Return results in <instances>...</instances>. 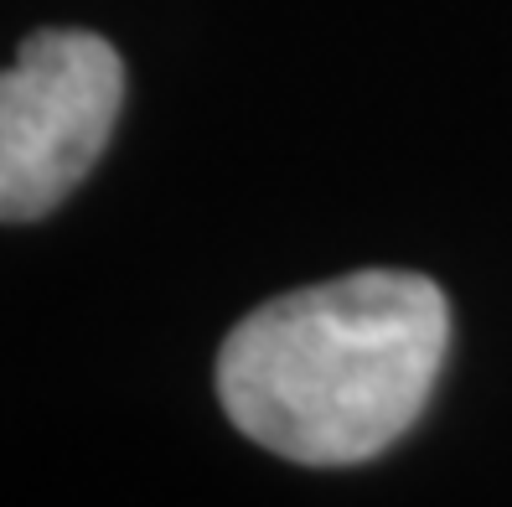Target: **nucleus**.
I'll return each instance as SVG.
<instances>
[{
	"instance_id": "1",
	"label": "nucleus",
	"mask_w": 512,
	"mask_h": 507,
	"mask_svg": "<svg viewBox=\"0 0 512 507\" xmlns=\"http://www.w3.org/2000/svg\"><path fill=\"white\" fill-rule=\"evenodd\" d=\"M445 342L450 306L435 280L357 270L238 321L218 357V394L264 451L300 466H352L419 420Z\"/></svg>"
},
{
	"instance_id": "2",
	"label": "nucleus",
	"mask_w": 512,
	"mask_h": 507,
	"mask_svg": "<svg viewBox=\"0 0 512 507\" xmlns=\"http://www.w3.org/2000/svg\"><path fill=\"white\" fill-rule=\"evenodd\" d=\"M125 109V63L94 32H32L0 68V223L57 213Z\"/></svg>"
}]
</instances>
